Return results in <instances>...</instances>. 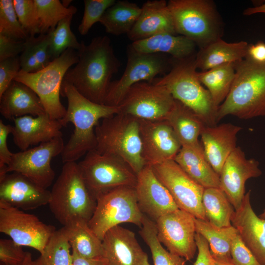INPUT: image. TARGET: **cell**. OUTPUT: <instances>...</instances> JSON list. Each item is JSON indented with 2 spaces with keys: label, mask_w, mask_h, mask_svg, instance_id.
Segmentation results:
<instances>
[{
  "label": "cell",
  "mask_w": 265,
  "mask_h": 265,
  "mask_svg": "<svg viewBox=\"0 0 265 265\" xmlns=\"http://www.w3.org/2000/svg\"><path fill=\"white\" fill-rule=\"evenodd\" d=\"M259 217L263 219H265V209L263 211V212L259 215Z\"/></svg>",
  "instance_id": "6f0895ef"
},
{
  "label": "cell",
  "mask_w": 265,
  "mask_h": 265,
  "mask_svg": "<svg viewBox=\"0 0 265 265\" xmlns=\"http://www.w3.org/2000/svg\"><path fill=\"white\" fill-rule=\"evenodd\" d=\"M174 160L205 188H220L219 175L208 161L202 144L198 146H182Z\"/></svg>",
  "instance_id": "4316f807"
},
{
  "label": "cell",
  "mask_w": 265,
  "mask_h": 265,
  "mask_svg": "<svg viewBox=\"0 0 265 265\" xmlns=\"http://www.w3.org/2000/svg\"><path fill=\"white\" fill-rule=\"evenodd\" d=\"M106 265H151L147 253L132 231L120 225L105 234L102 240Z\"/></svg>",
  "instance_id": "44dd1931"
},
{
  "label": "cell",
  "mask_w": 265,
  "mask_h": 265,
  "mask_svg": "<svg viewBox=\"0 0 265 265\" xmlns=\"http://www.w3.org/2000/svg\"><path fill=\"white\" fill-rule=\"evenodd\" d=\"M127 55L125 70L119 80L111 82L105 105L118 106L132 86L142 81L152 82L159 76L167 73L172 64L164 54L139 53L131 45L128 46Z\"/></svg>",
  "instance_id": "8fae6325"
},
{
  "label": "cell",
  "mask_w": 265,
  "mask_h": 265,
  "mask_svg": "<svg viewBox=\"0 0 265 265\" xmlns=\"http://www.w3.org/2000/svg\"><path fill=\"white\" fill-rule=\"evenodd\" d=\"M18 20L29 37L40 34L39 21L34 0H13Z\"/></svg>",
  "instance_id": "b9f144b4"
},
{
  "label": "cell",
  "mask_w": 265,
  "mask_h": 265,
  "mask_svg": "<svg viewBox=\"0 0 265 265\" xmlns=\"http://www.w3.org/2000/svg\"><path fill=\"white\" fill-rule=\"evenodd\" d=\"M202 206L206 219L219 228L232 225L235 211L225 192L220 188H205L202 196Z\"/></svg>",
  "instance_id": "836d02e7"
},
{
  "label": "cell",
  "mask_w": 265,
  "mask_h": 265,
  "mask_svg": "<svg viewBox=\"0 0 265 265\" xmlns=\"http://www.w3.org/2000/svg\"><path fill=\"white\" fill-rule=\"evenodd\" d=\"M12 131L13 126L5 124L0 120V168L9 164L13 154L8 149L7 143L8 136Z\"/></svg>",
  "instance_id": "c3c4849f"
},
{
  "label": "cell",
  "mask_w": 265,
  "mask_h": 265,
  "mask_svg": "<svg viewBox=\"0 0 265 265\" xmlns=\"http://www.w3.org/2000/svg\"><path fill=\"white\" fill-rule=\"evenodd\" d=\"M262 174L259 162L254 159H247L240 147H237L228 157L219 175L220 188L225 192L235 211L242 205L246 182Z\"/></svg>",
  "instance_id": "ac0fdd59"
},
{
  "label": "cell",
  "mask_w": 265,
  "mask_h": 265,
  "mask_svg": "<svg viewBox=\"0 0 265 265\" xmlns=\"http://www.w3.org/2000/svg\"><path fill=\"white\" fill-rule=\"evenodd\" d=\"M139 122L142 157L146 165L174 159L182 145L168 122L142 119Z\"/></svg>",
  "instance_id": "e0dca14e"
},
{
  "label": "cell",
  "mask_w": 265,
  "mask_h": 265,
  "mask_svg": "<svg viewBox=\"0 0 265 265\" xmlns=\"http://www.w3.org/2000/svg\"><path fill=\"white\" fill-rule=\"evenodd\" d=\"M20 70L19 56L0 61V97L14 80Z\"/></svg>",
  "instance_id": "bcb514c9"
},
{
  "label": "cell",
  "mask_w": 265,
  "mask_h": 265,
  "mask_svg": "<svg viewBox=\"0 0 265 265\" xmlns=\"http://www.w3.org/2000/svg\"><path fill=\"white\" fill-rule=\"evenodd\" d=\"M141 11V7L135 3L128 0L116 1L106 10L99 23L108 33L127 35L137 21Z\"/></svg>",
  "instance_id": "1f68e13d"
},
{
  "label": "cell",
  "mask_w": 265,
  "mask_h": 265,
  "mask_svg": "<svg viewBox=\"0 0 265 265\" xmlns=\"http://www.w3.org/2000/svg\"><path fill=\"white\" fill-rule=\"evenodd\" d=\"M51 191L17 173L0 177V202L22 210H30L48 205Z\"/></svg>",
  "instance_id": "ffe728a7"
},
{
  "label": "cell",
  "mask_w": 265,
  "mask_h": 265,
  "mask_svg": "<svg viewBox=\"0 0 265 265\" xmlns=\"http://www.w3.org/2000/svg\"><path fill=\"white\" fill-rule=\"evenodd\" d=\"M72 265H107V260L104 257L97 258H87L79 255L74 251H72Z\"/></svg>",
  "instance_id": "816d5d0a"
},
{
  "label": "cell",
  "mask_w": 265,
  "mask_h": 265,
  "mask_svg": "<svg viewBox=\"0 0 265 265\" xmlns=\"http://www.w3.org/2000/svg\"><path fill=\"white\" fill-rule=\"evenodd\" d=\"M77 52L79 61L67 71L63 81L73 85L90 101L104 105L111 78L121 65L110 39L107 36H100L93 38L88 45L81 41Z\"/></svg>",
  "instance_id": "6da1fadb"
},
{
  "label": "cell",
  "mask_w": 265,
  "mask_h": 265,
  "mask_svg": "<svg viewBox=\"0 0 265 265\" xmlns=\"http://www.w3.org/2000/svg\"><path fill=\"white\" fill-rule=\"evenodd\" d=\"M12 134L15 144L22 151L62 136L59 120L47 113L38 116L25 115L14 119Z\"/></svg>",
  "instance_id": "603a6c76"
},
{
  "label": "cell",
  "mask_w": 265,
  "mask_h": 265,
  "mask_svg": "<svg viewBox=\"0 0 265 265\" xmlns=\"http://www.w3.org/2000/svg\"><path fill=\"white\" fill-rule=\"evenodd\" d=\"M55 231L54 226L44 223L35 215L0 202V232L16 244L41 253Z\"/></svg>",
  "instance_id": "5bb4252c"
},
{
  "label": "cell",
  "mask_w": 265,
  "mask_h": 265,
  "mask_svg": "<svg viewBox=\"0 0 265 265\" xmlns=\"http://www.w3.org/2000/svg\"><path fill=\"white\" fill-rule=\"evenodd\" d=\"M68 241L71 250L87 258L103 257L102 240L83 219H76L60 229Z\"/></svg>",
  "instance_id": "4dcf8cb0"
},
{
  "label": "cell",
  "mask_w": 265,
  "mask_h": 265,
  "mask_svg": "<svg viewBox=\"0 0 265 265\" xmlns=\"http://www.w3.org/2000/svg\"><path fill=\"white\" fill-rule=\"evenodd\" d=\"M195 239L198 255L193 265H212L213 258L207 240L202 235L197 233L195 234Z\"/></svg>",
  "instance_id": "681fc988"
},
{
  "label": "cell",
  "mask_w": 265,
  "mask_h": 265,
  "mask_svg": "<svg viewBox=\"0 0 265 265\" xmlns=\"http://www.w3.org/2000/svg\"><path fill=\"white\" fill-rule=\"evenodd\" d=\"M95 150L119 158L137 174L145 166L142 157L139 119L118 113L101 120L96 126Z\"/></svg>",
  "instance_id": "8992f818"
},
{
  "label": "cell",
  "mask_w": 265,
  "mask_h": 265,
  "mask_svg": "<svg viewBox=\"0 0 265 265\" xmlns=\"http://www.w3.org/2000/svg\"><path fill=\"white\" fill-rule=\"evenodd\" d=\"M78 61L77 51L68 49L41 70L34 73L20 70L14 80L32 89L40 98L46 113L52 119L60 120L66 112L60 99L62 83L67 71Z\"/></svg>",
  "instance_id": "ba28073f"
},
{
  "label": "cell",
  "mask_w": 265,
  "mask_h": 265,
  "mask_svg": "<svg viewBox=\"0 0 265 265\" xmlns=\"http://www.w3.org/2000/svg\"><path fill=\"white\" fill-rule=\"evenodd\" d=\"M96 199L88 224L101 240L108 230L123 223L141 227L144 214L138 205L135 187H117L97 194Z\"/></svg>",
  "instance_id": "9c48e42d"
},
{
  "label": "cell",
  "mask_w": 265,
  "mask_h": 265,
  "mask_svg": "<svg viewBox=\"0 0 265 265\" xmlns=\"http://www.w3.org/2000/svg\"><path fill=\"white\" fill-rule=\"evenodd\" d=\"M212 265H234L231 262H220L217 261L213 259Z\"/></svg>",
  "instance_id": "11a10c76"
},
{
  "label": "cell",
  "mask_w": 265,
  "mask_h": 265,
  "mask_svg": "<svg viewBox=\"0 0 265 265\" xmlns=\"http://www.w3.org/2000/svg\"><path fill=\"white\" fill-rule=\"evenodd\" d=\"M139 233L150 250L154 265H186L187 261L185 258L163 247L157 236L155 222L144 214Z\"/></svg>",
  "instance_id": "8d00e7d4"
},
{
  "label": "cell",
  "mask_w": 265,
  "mask_h": 265,
  "mask_svg": "<svg viewBox=\"0 0 265 265\" xmlns=\"http://www.w3.org/2000/svg\"><path fill=\"white\" fill-rule=\"evenodd\" d=\"M151 167L179 209L196 218L206 220L202 202L204 187L191 178L174 159Z\"/></svg>",
  "instance_id": "9a60e30c"
},
{
  "label": "cell",
  "mask_w": 265,
  "mask_h": 265,
  "mask_svg": "<svg viewBox=\"0 0 265 265\" xmlns=\"http://www.w3.org/2000/svg\"><path fill=\"white\" fill-rule=\"evenodd\" d=\"M230 254L234 265H261L243 243L238 233L232 241Z\"/></svg>",
  "instance_id": "f6af8a7d"
},
{
  "label": "cell",
  "mask_w": 265,
  "mask_h": 265,
  "mask_svg": "<svg viewBox=\"0 0 265 265\" xmlns=\"http://www.w3.org/2000/svg\"><path fill=\"white\" fill-rule=\"evenodd\" d=\"M172 128L182 146H198L199 137L206 125L192 109L176 100L165 119Z\"/></svg>",
  "instance_id": "f546056e"
},
{
  "label": "cell",
  "mask_w": 265,
  "mask_h": 265,
  "mask_svg": "<svg viewBox=\"0 0 265 265\" xmlns=\"http://www.w3.org/2000/svg\"><path fill=\"white\" fill-rule=\"evenodd\" d=\"M78 165L85 183L96 195L122 186L135 187L137 174L122 159L95 149L87 153Z\"/></svg>",
  "instance_id": "30bf717a"
},
{
  "label": "cell",
  "mask_w": 265,
  "mask_h": 265,
  "mask_svg": "<svg viewBox=\"0 0 265 265\" xmlns=\"http://www.w3.org/2000/svg\"><path fill=\"white\" fill-rule=\"evenodd\" d=\"M74 15L61 20L55 29L50 33V50L53 60L58 58L68 49L79 51L81 47L71 29V24Z\"/></svg>",
  "instance_id": "ab89813d"
},
{
  "label": "cell",
  "mask_w": 265,
  "mask_h": 265,
  "mask_svg": "<svg viewBox=\"0 0 265 265\" xmlns=\"http://www.w3.org/2000/svg\"><path fill=\"white\" fill-rule=\"evenodd\" d=\"M115 0H84V12L78 30L82 35L87 34L96 23L99 22L106 10Z\"/></svg>",
  "instance_id": "7bdbcfd3"
},
{
  "label": "cell",
  "mask_w": 265,
  "mask_h": 265,
  "mask_svg": "<svg viewBox=\"0 0 265 265\" xmlns=\"http://www.w3.org/2000/svg\"><path fill=\"white\" fill-rule=\"evenodd\" d=\"M250 193L249 190L245 194L240 208L232 216L231 224L260 264L265 265V219L253 211Z\"/></svg>",
  "instance_id": "7402d4cb"
},
{
  "label": "cell",
  "mask_w": 265,
  "mask_h": 265,
  "mask_svg": "<svg viewBox=\"0 0 265 265\" xmlns=\"http://www.w3.org/2000/svg\"><path fill=\"white\" fill-rule=\"evenodd\" d=\"M168 6L177 34L200 48L220 38V23L215 6L208 0H170Z\"/></svg>",
  "instance_id": "52a82bcc"
},
{
  "label": "cell",
  "mask_w": 265,
  "mask_h": 265,
  "mask_svg": "<svg viewBox=\"0 0 265 265\" xmlns=\"http://www.w3.org/2000/svg\"><path fill=\"white\" fill-rule=\"evenodd\" d=\"M48 205L63 226L76 219L89 221L96 205V197L88 188L78 164L64 163L51 190Z\"/></svg>",
  "instance_id": "277c9868"
},
{
  "label": "cell",
  "mask_w": 265,
  "mask_h": 265,
  "mask_svg": "<svg viewBox=\"0 0 265 265\" xmlns=\"http://www.w3.org/2000/svg\"><path fill=\"white\" fill-rule=\"evenodd\" d=\"M175 102L166 86L142 81L129 88L118 106L120 113L138 119L161 120L166 119Z\"/></svg>",
  "instance_id": "4fadbf2b"
},
{
  "label": "cell",
  "mask_w": 265,
  "mask_h": 265,
  "mask_svg": "<svg viewBox=\"0 0 265 265\" xmlns=\"http://www.w3.org/2000/svg\"><path fill=\"white\" fill-rule=\"evenodd\" d=\"M257 13H265V3L261 5L248 8L243 12V14L247 16Z\"/></svg>",
  "instance_id": "f5cc1de1"
},
{
  "label": "cell",
  "mask_w": 265,
  "mask_h": 265,
  "mask_svg": "<svg viewBox=\"0 0 265 265\" xmlns=\"http://www.w3.org/2000/svg\"><path fill=\"white\" fill-rule=\"evenodd\" d=\"M21 71L34 73L47 66L52 61L50 50V33L29 37L20 56Z\"/></svg>",
  "instance_id": "d590c367"
},
{
  "label": "cell",
  "mask_w": 265,
  "mask_h": 265,
  "mask_svg": "<svg viewBox=\"0 0 265 265\" xmlns=\"http://www.w3.org/2000/svg\"><path fill=\"white\" fill-rule=\"evenodd\" d=\"M236 75L235 63L224 64L205 71L198 72L201 83L209 91L217 107L227 97Z\"/></svg>",
  "instance_id": "e575fe53"
},
{
  "label": "cell",
  "mask_w": 265,
  "mask_h": 265,
  "mask_svg": "<svg viewBox=\"0 0 265 265\" xmlns=\"http://www.w3.org/2000/svg\"><path fill=\"white\" fill-rule=\"evenodd\" d=\"M64 145L62 137L60 136L34 148L13 153L9 164L0 168V177L9 172H17L47 189L55 177L51 160L61 154Z\"/></svg>",
  "instance_id": "7c38bea8"
},
{
  "label": "cell",
  "mask_w": 265,
  "mask_h": 265,
  "mask_svg": "<svg viewBox=\"0 0 265 265\" xmlns=\"http://www.w3.org/2000/svg\"><path fill=\"white\" fill-rule=\"evenodd\" d=\"M22 246L16 244L11 239H0V262L1 265H17L26 257Z\"/></svg>",
  "instance_id": "ee69618b"
},
{
  "label": "cell",
  "mask_w": 265,
  "mask_h": 265,
  "mask_svg": "<svg viewBox=\"0 0 265 265\" xmlns=\"http://www.w3.org/2000/svg\"><path fill=\"white\" fill-rule=\"evenodd\" d=\"M248 46L245 41L228 43L219 38L200 48L195 55L196 67L205 71L224 64L236 63L246 57Z\"/></svg>",
  "instance_id": "83f0119b"
},
{
  "label": "cell",
  "mask_w": 265,
  "mask_h": 265,
  "mask_svg": "<svg viewBox=\"0 0 265 265\" xmlns=\"http://www.w3.org/2000/svg\"><path fill=\"white\" fill-rule=\"evenodd\" d=\"M0 112L5 119L12 120L25 115L38 116L46 113L35 92L15 80L0 97Z\"/></svg>",
  "instance_id": "484cf974"
},
{
  "label": "cell",
  "mask_w": 265,
  "mask_h": 265,
  "mask_svg": "<svg viewBox=\"0 0 265 265\" xmlns=\"http://www.w3.org/2000/svg\"><path fill=\"white\" fill-rule=\"evenodd\" d=\"M196 232L208 242L212 258L217 261L231 262L230 249L232 241L238 234L232 225L219 228L208 221L195 218Z\"/></svg>",
  "instance_id": "d6a6232c"
},
{
  "label": "cell",
  "mask_w": 265,
  "mask_h": 265,
  "mask_svg": "<svg viewBox=\"0 0 265 265\" xmlns=\"http://www.w3.org/2000/svg\"><path fill=\"white\" fill-rule=\"evenodd\" d=\"M71 248L60 230L52 235L35 265H72Z\"/></svg>",
  "instance_id": "f35d334b"
},
{
  "label": "cell",
  "mask_w": 265,
  "mask_h": 265,
  "mask_svg": "<svg viewBox=\"0 0 265 265\" xmlns=\"http://www.w3.org/2000/svg\"><path fill=\"white\" fill-rule=\"evenodd\" d=\"M17 265H35L34 260H32L30 253L26 252V254L24 261Z\"/></svg>",
  "instance_id": "db71d44e"
},
{
  "label": "cell",
  "mask_w": 265,
  "mask_h": 265,
  "mask_svg": "<svg viewBox=\"0 0 265 265\" xmlns=\"http://www.w3.org/2000/svg\"><path fill=\"white\" fill-rule=\"evenodd\" d=\"M155 223L158 239L168 251L186 261L193 259L197 249L193 216L179 209L160 216Z\"/></svg>",
  "instance_id": "2e32d148"
},
{
  "label": "cell",
  "mask_w": 265,
  "mask_h": 265,
  "mask_svg": "<svg viewBox=\"0 0 265 265\" xmlns=\"http://www.w3.org/2000/svg\"><path fill=\"white\" fill-rule=\"evenodd\" d=\"M135 189L141 211L155 222L160 216L179 209L151 166L146 165L137 174Z\"/></svg>",
  "instance_id": "d6986e66"
},
{
  "label": "cell",
  "mask_w": 265,
  "mask_h": 265,
  "mask_svg": "<svg viewBox=\"0 0 265 265\" xmlns=\"http://www.w3.org/2000/svg\"><path fill=\"white\" fill-rule=\"evenodd\" d=\"M61 96L67 99L65 116L59 120L63 127L69 123L74 131L61 154L62 162H76L89 151L95 149V129L100 121L120 112V107L94 103L80 94L70 84L63 81Z\"/></svg>",
  "instance_id": "7a4b0ae2"
},
{
  "label": "cell",
  "mask_w": 265,
  "mask_h": 265,
  "mask_svg": "<svg viewBox=\"0 0 265 265\" xmlns=\"http://www.w3.org/2000/svg\"><path fill=\"white\" fill-rule=\"evenodd\" d=\"M174 61L168 72L153 82L166 86L175 100L194 111L206 125H216L218 107L199 79L195 55Z\"/></svg>",
  "instance_id": "5b68a950"
},
{
  "label": "cell",
  "mask_w": 265,
  "mask_h": 265,
  "mask_svg": "<svg viewBox=\"0 0 265 265\" xmlns=\"http://www.w3.org/2000/svg\"><path fill=\"white\" fill-rule=\"evenodd\" d=\"M141 8V13L137 21L127 34L132 42L162 33L177 34L166 0H147Z\"/></svg>",
  "instance_id": "d4e9b609"
},
{
  "label": "cell",
  "mask_w": 265,
  "mask_h": 265,
  "mask_svg": "<svg viewBox=\"0 0 265 265\" xmlns=\"http://www.w3.org/2000/svg\"><path fill=\"white\" fill-rule=\"evenodd\" d=\"M26 40H18L0 34V61L18 56L24 50Z\"/></svg>",
  "instance_id": "7dc6e473"
},
{
  "label": "cell",
  "mask_w": 265,
  "mask_h": 265,
  "mask_svg": "<svg viewBox=\"0 0 265 265\" xmlns=\"http://www.w3.org/2000/svg\"><path fill=\"white\" fill-rule=\"evenodd\" d=\"M0 34L18 40L29 37L18 20L12 0H0Z\"/></svg>",
  "instance_id": "60d3db41"
},
{
  "label": "cell",
  "mask_w": 265,
  "mask_h": 265,
  "mask_svg": "<svg viewBox=\"0 0 265 265\" xmlns=\"http://www.w3.org/2000/svg\"><path fill=\"white\" fill-rule=\"evenodd\" d=\"M62 3L63 4V5L66 7H69L70 6V4L71 3V2L72 1V0H62Z\"/></svg>",
  "instance_id": "9f6ffc18"
},
{
  "label": "cell",
  "mask_w": 265,
  "mask_h": 265,
  "mask_svg": "<svg viewBox=\"0 0 265 265\" xmlns=\"http://www.w3.org/2000/svg\"><path fill=\"white\" fill-rule=\"evenodd\" d=\"M34 2L39 21L40 34L53 30L61 20L77 11L74 6L66 7L59 0H34Z\"/></svg>",
  "instance_id": "74e56055"
},
{
  "label": "cell",
  "mask_w": 265,
  "mask_h": 265,
  "mask_svg": "<svg viewBox=\"0 0 265 265\" xmlns=\"http://www.w3.org/2000/svg\"><path fill=\"white\" fill-rule=\"evenodd\" d=\"M242 128L232 123L206 125L201 133L206 157L219 175L230 155L236 149L237 135Z\"/></svg>",
  "instance_id": "cb8c5ba5"
},
{
  "label": "cell",
  "mask_w": 265,
  "mask_h": 265,
  "mask_svg": "<svg viewBox=\"0 0 265 265\" xmlns=\"http://www.w3.org/2000/svg\"><path fill=\"white\" fill-rule=\"evenodd\" d=\"M235 78L230 91L219 106L217 122L228 115L241 119L265 117V62L248 56L235 63Z\"/></svg>",
  "instance_id": "3957f363"
},
{
  "label": "cell",
  "mask_w": 265,
  "mask_h": 265,
  "mask_svg": "<svg viewBox=\"0 0 265 265\" xmlns=\"http://www.w3.org/2000/svg\"><path fill=\"white\" fill-rule=\"evenodd\" d=\"M195 45L194 42L184 36L170 33L159 34L131 44L138 52L169 54L175 60L193 55Z\"/></svg>",
  "instance_id": "f1b7e54d"
},
{
  "label": "cell",
  "mask_w": 265,
  "mask_h": 265,
  "mask_svg": "<svg viewBox=\"0 0 265 265\" xmlns=\"http://www.w3.org/2000/svg\"><path fill=\"white\" fill-rule=\"evenodd\" d=\"M247 56L257 62H265V43L260 41L249 45Z\"/></svg>",
  "instance_id": "f907efd6"
}]
</instances>
